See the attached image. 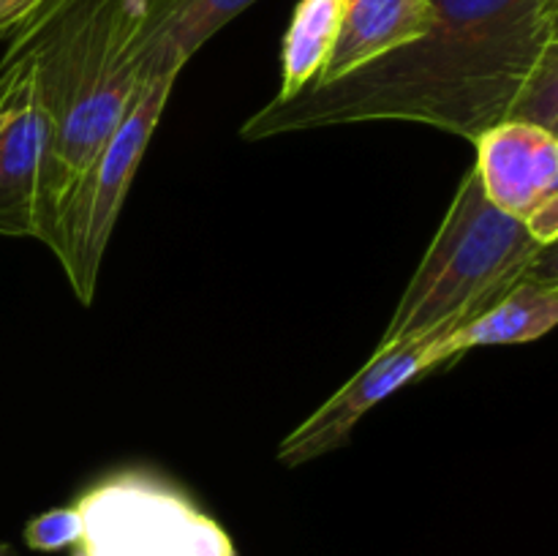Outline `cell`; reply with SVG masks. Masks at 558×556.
I'll return each instance as SVG.
<instances>
[{"label": "cell", "instance_id": "6da1fadb", "mask_svg": "<svg viewBox=\"0 0 558 556\" xmlns=\"http://www.w3.org/2000/svg\"><path fill=\"white\" fill-rule=\"evenodd\" d=\"M407 120L477 140L505 120L558 125V0H430L412 47L245 120V140Z\"/></svg>", "mask_w": 558, "mask_h": 556}, {"label": "cell", "instance_id": "7a4b0ae2", "mask_svg": "<svg viewBox=\"0 0 558 556\" xmlns=\"http://www.w3.org/2000/svg\"><path fill=\"white\" fill-rule=\"evenodd\" d=\"M156 0H41L0 58V82L31 76L49 112L38 178L36 240L101 153L147 65Z\"/></svg>", "mask_w": 558, "mask_h": 556}, {"label": "cell", "instance_id": "3957f363", "mask_svg": "<svg viewBox=\"0 0 558 556\" xmlns=\"http://www.w3.org/2000/svg\"><path fill=\"white\" fill-rule=\"evenodd\" d=\"M523 281H558L556 245H543L518 218L501 213L472 167L376 349L458 330Z\"/></svg>", "mask_w": 558, "mask_h": 556}, {"label": "cell", "instance_id": "277c9868", "mask_svg": "<svg viewBox=\"0 0 558 556\" xmlns=\"http://www.w3.org/2000/svg\"><path fill=\"white\" fill-rule=\"evenodd\" d=\"M178 76V71H147L142 76L118 129L76 180L54 218L47 249L58 256L71 289L85 305L96 294L98 270L114 221Z\"/></svg>", "mask_w": 558, "mask_h": 556}, {"label": "cell", "instance_id": "5b68a950", "mask_svg": "<svg viewBox=\"0 0 558 556\" xmlns=\"http://www.w3.org/2000/svg\"><path fill=\"white\" fill-rule=\"evenodd\" d=\"M74 507L82 537L71 556H234L221 523L153 474H112L87 488Z\"/></svg>", "mask_w": 558, "mask_h": 556}, {"label": "cell", "instance_id": "8992f818", "mask_svg": "<svg viewBox=\"0 0 558 556\" xmlns=\"http://www.w3.org/2000/svg\"><path fill=\"white\" fill-rule=\"evenodd\" d=\"M485 196L518 218L543 245L558 238V136L521 120L490 125L474 140Z\"/></svg>", "mask_w": 558, "mask_h": 556}, {"label": "cell", "instance_id": "52a82bcc", "mask_svg": "<svg viewBox=\"0 0 558 556\" xmlns=\"http://www.w3.org/2000/svg\"><path fill=\"white\" fill-rule=\"evenodd\" d=\"M458 363L450 360L439 347V336L423 338L414 343L374 349L368 363L352 376L343 387H338L316 412H311L292 434L276 447V461L283 467H303L327 452L347 445L354 425L385 398L407 387L409 382L425 374L447 368Z\"/></svg>", "mask_w": 558, "mask_h": 556}, {"label": "cell", "instance_id": "ba28073f", "mask_svg": "<svg viewBox=\"0 0 558 556\" xmlns=\"http://www.w3.org/2000/svg\"><path fill=\"white\" fill-rule=\"evenodd\" d=\"M49 112L31 76L0 82V234L36 238Z\"/></svg>", "mask_w": 558, "mask_h": 556}, {"label": "cell", "instance_id": "9c48e42d", "mask_svg": "<svg viewBox=\"0 0 558 556\" xmlns=\"http://www.w3.org/2000/svg\"><path fill=\"white\" fill-rule=\"evenodd\" d=\"M430 31V0H343L336 47L314 85L343 80L379 58L417 44Z\"/></svg>", "mask_w": 558, "mask_h": 556}, {"label": "cell", "instance_id": "30bf717a", "mask_svg": "<svg viewBox=\"0 0 558 556\" xmlns=\"http://www.w3.org/2000/svg\"><path fill=\"white\" fill-rule=\"evenodd\" d=\"M556 322L558 281H523L472 322L439 336V347L450 360H461L480 347L537 341L554 330Z\"/></svg>", "mask_w": 558, "mask_h": 556}, {"label": "cell", "instance_id": "8fae6325", "mask_svg": "<svg viewBox=\"0 0 558 556\" xmlns=\"http://www.w3.org/2000/svg\"><path fill=\"white\" fill-rule=\"evenodd\" d=\"M343 20V0H298L283 36V80L276 98H292L325 69Z\"/></svg>", "mask_w": 558, "mask_h": 556}, {"label": "cell", "instance_id": "7c38bea8", "mask_svg": "<svg viewBox=\"0 0 558 556\" xmlns=\"http://www.w3.org/2000/svg\"><path fill=\"white\" fill-rule=\"evenodd\" d=\"M254 3L256 0H156L150 47L172 49L189 63L202 44Z\"/></svg>", "mask_w": 558, "mask_h": 556}, {"label": "cell", "instance_id": "4fadbf2b", "mask_svg": "<svg viewBox=\"0 0 558 556\" xmlns=\"http://www.w3.org/2000/svg\"><path fill=\"white\" fill-rule=\"evenodd\" d=\"M25 545L41 554H52V551L74 548L76 540L82 537V516L74 505L69 507H52L47 512H38L25 523Z\"/></svg>", "mask_w": 558, "mask_h": 556}, {"label": "cell", "instance_id": "5bb4252c", "mask_svg": "<svg viewBox=\"0 0 558 556\" xmlns=\"http://www.w3.org/2000/svg\"><path fill=\"white\" fill-rule=\"evenodd\" d=\"M41 0H0V36H9Z\"/></svg>", "mask_w": 558, "mask_h": 556}, {"label": "cell", "instance_id": "9a60e30c", "mask_svg": "<svg viewBox=\"0 0 558 556\" xmlns=\"http://www.w3.org/2000/svg\"><path fill=\"white\" fill-rule=\"evenodd\" d=\"M0 556H20L11 543H0Z\"/></svg>", "mask_w": 558, "mask_h": 556}]
</instances>
